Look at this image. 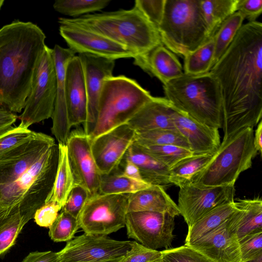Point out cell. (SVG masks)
I'll list each match as a JSON object with an SVG mask.
<instances>
[{
    "label": "cell",
    "mask_w": 262,
    "mask_h": 262,
    "mask_svg": "<svg viewBox=\"0 0 262 262\" xmlns=\"http://www.w3.org/2000/svg\"><path fill=\"white\" fill-rule=\"evenodd\" d=\"M210 72L223 102L224 138L256 126L262 117V24L243 25Z\"/></svg>",
    "instance_id": "1"
},
{
    "label": "cell",
    "mask_w": 262,
    "mask_h": 262,
    "mask_svg": "<svg viewBox=\"0 0 262 262\" xmlns=\"http://www.w3.org/2000/svg\"><path fill=\"white\" fill-rule=\"evenodd\" d=\"M58 159L55 139L36 132L0 157V224L18 213L34 219L49 199Z\"/></svg>",
    "instance_id": "2"
},
{
    "label": "cell",
    "mask_w": 262,
    "mask_h": 262,
    "mask_svg": "<svg viewBox=\"0 0 262 262\" xmlns=\"http://www.w3.org/2000/svg\"><path fill=\"white\" fill-rule=\"evenodd\" d=\"M36 24L15 20L0 28V104L21 113L47 46Z\"/></svg>",
    "instance_id": "3"
},
{
    "label": "cell",
    "mask_w": 262,
    "mask_h": 262,
    "mask_svg": "<svg viewBox=\"0 0 262 262\" xmlns=\"http://www.w3.org/2000/svg\"><path fill=\"white\" fill-rule=\"evenodd\" d=\"M60 25L76 26L103 35L136 55L162 44L158 28L134 5L130 9L91 13L76 18L60 17Z\"/></svg>",
    "instance_id": "4"
},
{
    "label": "cell",
    "mask_w": 262,
    "mask_h": 262,
    "mask_svg": "<svg viewBox=\"0 0 262 262\" xmlns=\"http://www.w3.org/2000/svg\"><path fill=\"white\" fill-rule=\"evenodd\" d=\"M165 98L177 111L217 129L223 126V102L219 84L209 71L180 77L163 85Z\"/></svg>",
    "instance_id": "5"
},
{
    "label": "cell",
    "mask_w": 262,
    "mask_h": 262,
    "mask_svg": "<svg viewBox=\"0 0 262 262\" xmlns=\"http://www.w3.org/2000/svg\"><path fill=\"white\" fill-rule=\"evenodd\" d=\"M158 30L162 44L183 57L211 38L201 0H166Z\"/></svg>",
    "instance_id": "6"
},
{
    "label": "cell",
    "mask_w": 262,
    "mask_h": 262,
    "mask_svg": "<svg viewBox=\"0 0 262 262\" xmlns=\"http://www.w3.org/2000/svg\"><path fill=\"white\" fill-rule=\"evenodd\" d=\"M257 154L253 128L241 129L223 138L210 161L191 183L202 188L234 185L240 174L251 168Z\"/></svg>",
    "instance_id": "7"
},
{
    "label": "cell",
    "mask_w": 262,
    "mask_h": 262,
    "mask_svg": "<svg viewBox=\"0 0 262 262\" xmlns=\"http://www.w3.org/2000/svg\"><path fill=\"white\" fill-rule=\"evenodd\" d=\"M154 98L135 80L124 75L106 78L99 97L91 140L126 124Z\"/></svg>",
    "instance_id": "8"
},
{
    "label": "cell",
    "mask_w": 262,
    "mask_h": 262,
    "mask_svg": "<svg viewBox=\"0 0 262 262\" xmlns=\"http://www.w3.org/2000/svg\"><path fill=\"white\" fill-rule=\"evenodd\" d=\"M57 76L52 49L46 47L36 70L31 91L18 119L29 127L52 117L56 98Z\"/></svg>",
    "instance_id": "9"
},
{
    "label": "cell",
    "mask_w": 262,
    "mask_h": 262,
    "mask_svg": "<svg viewBox=\"0 0 262 262\" xmlns=\"http://www.w3.org/2000/svg\"><path fill=\"white\" fill-rule=\"evenodd\" d=\"M128 195L90 196L77 217L80 228L85 233L107 236L124 227Z\"/></svg>",
    "instance_id": "10"
},
{
    "label": "cell",
    "mask_w": 262,
    "mask_h": 262,
    "mask_svg": "<svg viewBox=\"0 0 262 262\" xmlns=\"http://www.w3.org/2000/svg\"><path fill=\"white\" fill-rule=\"evenodd\" d=\"M133 241H117L105 235L84 234L69 241L58 252L57 262H103L124 257Z\"/></svg>",
    "instance_id": "11"
},
{
    "label": "cell",
    "mask_w": 262,
    "mask_h": 262,
    "mask_svg": "<svg viewBox=\"0 0 262 262\" xmlns=\"http://www.w3.org/2000/svg\"><path fill=\"white\" fill-rule=\"evenodd\" d=\"M174 218L158 212H127L125 222L127 236L152 250L170 248L175 237Z\"/></svg>",
    "instance_id": "12"
},
{
    "label": "cell",
    "mask_w": 262,
    "mask_h": 262,
    "mask_svg": "<svg viewBox=\"0 0 262 262\" xmlns=\"http://www.w3.org/2000/svg\"><path fill=\"white\" fill-rule=\"evenodd\" d=\"M234 185L202 188L192 183L180 188L178 208L190 227L204 215L220 205L234 201Z\"/></svg>",
    "instance_id": "13"
},
{
    "label": "cell",
    "mask_w": 262,
    "mask_h": 262,
    "mask_svg": "<svg viewBox=\"0 0 262 262\" xmlns=\"http://www.w3.org/2000/svg\"><path fill=\"white\" fill-rule=\"evenodd\" d=\"M75 185L85 188L90 196L98 193L101 174L91 149V139L83 129L70 132L66 143Z\"/></svg>",
    "instance_id": "14"
},
{
    "label": "cell",
    "mask_w": 262,
    "mask_h": 262,
    "mask_svg": "<svg viewBox=\"0 0 262 262\" xmlns=\"http://www.w3.org/2000/svg\"><path fill=\"white\" fill-rule=\"evenodd\" d=\"M59 34L75 54L84 53L115 60L137 55L125 47L92 31L73 25H60Z\"/></svg>",
    "instance_id": "15"
},
{
    "label": "cell",
    "mask_w": 262,
    "mask_h": 262,
    "mask_svg": "<svg viewBox=\"0 0 262 262\" xmlns=\"http://www.w3.org/2000/svg\"><path fill=\"white\" fill-rule=\"evenodd\" d=\"M136 134L124 124L91 140L92 154L101 175L119 169L127 151L135 141Z\"/></svg>",
    "instance_id": "16"
},
{
    "label": "cell",
    "mask_w": 262,
    "mask_h": 262,
    "mask_svg": "<svg viewBox=\"0 0 262 262\" xmlns=\"http://www.w3.org/2000/svg\"><path fill=\"white\" fill-rule=\"evenodd\" d=\"M78 56L82 65L88 97V116L83 129L89 136L95 123L104 80L113 76L115 60L89 54L81 53Z\"/></svg>",
    "instance_id": "17"
},
{
    "label": "cell",
    "mask_w": 262,
    "mask_h": 262,
    "mask_svg": "<svg viewBox=\"0 0 262 262\" xmlns=\"http://www.w3.org/2000/svg\"><path fill=\"white\" fill-rule=\"evenodd\" d=\"M65 100L68 125L70 129L83 124L88 116V97L82 65L79 56L68 63L64 77Z\"/></svg>",
    "instance_id": "18"
},
{
    "label": "cell",
    "mask_w": 262,
    "mask_h": 262,
    "mask_svg": "<svg viewBox=\"0 0 262 262\" xmlns=\"http://www.w3.org/2000/svg\"><path fill=\"white\" fill-rule=\"evenodd\" d=\"M187 245L213 262H241L238 240L228 230L227 220Z\"/></svg>",
    "instance_id": "19"
},
{
    "label": "cell",
    "mask_w": 262,
    "mask_h": 262,
    "mask_svg": "<svg viewBox=\"0 0 262 262\" xmlns=\"http://www.w3.org/2000/svg\"><path fill=\"white\" fill-rule=\"evenodd\" d=\"M56 76L57 87L54 107L52 116L51 132L58 143L66 144L70 134L67 119L64 77L67 65L75 53L69 48L55 45L52 49Z\"/></svg>",
    "instance_id": "20"
},
{
    "label": "cell",
    "mask_w": 262,
    "mask_h": 262,
    "mask_svg": "<svg viewBox=\"0 0 262 262\" xmlns=\"http://www.w3.org/2000/svg\"><path fill=\"white\" fill-rule=\"evenodd\" d=\"M172 117L176 129L187 139L193 155L216 152L221 144L218 129L204 125L174 108Z\"/></svg>",
    "instance_id": "21"
},
{
    "label": "cell",
    "mask_w": 262,
    "mask_h": 262,
    "mask_svg": "<svg viewBox=\"0 0 262 262\" xmlns=\"http://www.w3.org/2000/svg\"><path fill=\"white\" fill-rule=\"evenodd\" d=\"M134 59L135 65L157 77L163 85L184 74L179 59L163 44L145 54L136 56Z\"/></svg>",
    "instance_id": "22"
},
{
    "label": "cell",
    "mask_w": 262,
    "mask_h": 262,
    "mask_svg": "<svg viewBox=\"0 0 262 262\" xmlns=\"http://www.w3.org/2000/svg\"><path fill=\"white\" fill-rule=\"evenodd\" d=\"M173 110L165 97H154L126 124L136 132L176 129L172 117Z\"/></svg>",
    "instance_id": "23"
},
{
    "label": "cell",
    "mask_w": 262,
    "mask_h": 262,
    "mask_svg": "<svg viewBox=\"0 0 262 262\" xmlns=\"http://www.w3.org/2000/svg\"><path fill=\"white\" fill-rule=\"evenodd\" d=\"M235 203L236 210L227 220L230 232L239 240L251 233L262 230L261 198L238 199Z\"/></svg>",
    "instance_id": "24"
},
{
    "label": "cell",
    "mask_w": 262,
    "mask_h": 262,
    "mask_svg": "<svg viewBox=\"0 0 262 262\" xmlns=\"http://www.w3.org/2000/svg\"><path fill=\"white\" fill-rule=\"evenodd\" d=\"M137 211H154L168 213L174 217L180 215L177 205L159 185H150L129 194L127 213Z\"/></svg>",
    "instance_id": "25"
},
{
    "label": "cell",
    "mask_w": 262,
    "mask_h": 262,
    "mask_svg": "<svg viewBox=\"0 0 262 262\" xmlns=\"http://www.w3.org/2000/svg\"><path fill=\"white\" fill-rule=\"evenodd\" d=\"M124 159L134 163L138 167L142 180L151 185H159L164 189L172 184L169 181V169L146 152L134 142Z\"/></svg>",
    "instance_id": "26"
},
{
    "label": "cell",
    "mask_w": 262,
    "mask_h": 262,
    "mask_svg": "<svg viewBox=\"0 0 262 262\" xmlns=\"http://www.w3.org/2000/svg\"><path fill=\"white\" fill-rule=\"evenodd\" d=\"M236 210L235 201L215 207L188 227L185 238L189 245L215 229L227 220Z\"/></svg>",
    "instance_id": "27"
},
{
    "label": "cell",
    "mask_w": 262,
    "mask_h": 262,
    "mask_svg": "<svg viewBox=\"0 0 262 262\" xmlns=\"http://www.w3.org/2000/svg\"><path fill=\"white\" fill-rule=\"evenodd\" d=\"M59 159L56 174L52 190L48 201H54L61 208L75 186L70 166L66 144L58 143Z\"/></svg>",
    "instance_id": "28"
},
{
    "label": "cell",
    "mask_w": 262,
    "mask_h": 262,
    "mask_svg": "<svg viewBox=\"0 0 262 262\" xmlns=\"http://www.w3.org/2000/svg\"><path fill=\"white\" fill-rule=\"evenodd\" d=\"M237 0H201L202 12L212 38L223 23L236 12Z\"/></svg>",
    "instance_id": "29"
},
{
    "label": "cell",
    "mask_w": 262,
    "mask_h": 262,
    "mask_svg": "<svg viewBox=\"0 0 262 262\" xmlns=\"http://www.w3.org/2000/svg\"><path fill=\"white\" fill-rule=\"evenodd\" d=\"M213 155H192L187 157L169 169L171 184L179 188L190 184L194 177L206 166Z\"/></svg>",
    "instance_id": "30"
},
{
    "label": "cell",
    "mask_w": 262,
    "mask_h": 262,
    "mask_svg": "<svg viewBox=\"0 0 262 262\" xmlns=\"http://www.w3.org/2000/svg\"><path fill=\"white\" fill-rule=\"evenodd\" d=\"M151 185L123 176L118 169L107 174L101 175L98 193L104 194H131Z\"/></svg>",
    "instance_id": "31"
},
{
    "label": "cell",
    "mask_w": 262,
    "mask_h": 262,
    "mask_svg": "<svg viewBox=\"0 0 262 262\" xmlns=\"http://www.w3.org/2000/svg\"><path fill=\"white\" fill-rule=\"evenodd\" d=\"M244 19L242 14L236 12L223 23L214 34V51L212 68L227 50L242 26Z\"/></svg>",
    "instance_id": "32"
},
{
    "label": "cell",
    "mask_w": 262,
    "mask_h": 262,
    "mask_svg": "<svg viewBox=\"0 0 262 262\" xmlns=\"http://www.w3.org/2000/svg\"><path fill=\"white\" fill-rule=\"evenodd\" d=\"M135 142L145 146L173 145L190 150L187 139L176 129L136 132Z\"/></svg>",
    "instance_id": "33"
},
{
    "label": "cell",
    "mask_w": 262,
    "mask_h": 262,
    "mask_svg": "<svg viewBox=\"0 0 262 262\" xmlns=\"http://www.w3.org/2000/svg\"><path fill=\"white\" fill-rule=\"evenodd\" d=\"M214 51L213 36L204 45L184 57V73L198 75L209 72L212 68Z\"/></svg>",
    "instance_id": "34"
},
{
    "label": "cell",
    "mask_w": 262,
    "mask_h": 262,
    "mask_svg": "<svg viewBox=\"0 0 262 262\" xmlns=\"http://www.w3.org/2000/svg\"><path fill=\"white\" fill-rule=\"evenodd\" d=\"M110 2V0H57L53 4V8L63 15L76 18L100 11Z\"/></svg>",
    "instance_id": "35"
},
{
    "label": "cell",
    "mask_w": 262,
    "mask_h": 262,
    "mask_svg": "<svg viewBox=\"0 0 262 262\" xmlns=\"http://www.w3.org/2000/svg\"><path fill=\"white\" fill-rule=\"evenodd\" d=\"M136 143L169 169L182 159L193 155L190 150L176 145L145 146Z\"/></svg>",
    "instance_id": "36"
},
{
    "label": "cell",
    "mask_w": 262,
    "mask_h": 262,
    "mask_svg": "<svg viewBox=\"0 0 262 262\" xmlns=\"http://www.w3.org/2000/svg\"><path fill=\"white\" fill-rule=\"evenodd\" d=\"M29 221L26 216L18 213L0 224V256L15 244L18 234Z\"/></svg>",
    "instance_id": "37"
},
{
    "label": "cell",
    "mask_w": 262,
    "mask_h": 262,
    "mask_svg": "<svg viewBox=\"0 0 262 262\" xmlns=\"http://www.w3.org/2000/svg\"><path fill=\"white\" fill-rule=\"evenodd\" d=\"M49 228L50 238L55 242H62L73 239L80 227L77 217L61 210Z\"/></svg>",
    "instance_id": "38"
},
{
    "label": "cell",
    "mask_w": 262,
    "mask_h": 262,
    "mask_svg": "<svg viewBox=\"0 0 262 262\" xmlns=\"http://www.w3.org/2000/svg\"><path fill=\"white\" fill-rule=\"evenodd\" d=\"M161 252L162 262H213L199 251L186 244Z\"/></svg>",
    "instance_id": "39"
},
{
    "label": "cell",
    "mask_w": 262,
    "mask_h": 262,
    "mask_svg": "<svg viewBox=\"0 0 262 262\" xmlns=\"http://www.w3.org/2000/svg\"><path fill=\"white\" fill-rule=\"evenodd\" d=\"M34 131L20 123L0 136V157L27 141Z\"/></svg>",
    "instance_id": "40"
},
{
    "label": "cell",
    "mask_w": 262,
    "mask_h": 262,
    "mask_svg": "<svg viewBox=\"0 0 262 262\" xmlns=\"http://www.w3.org/2000/svg\"><path fill=\"white\" fill-rule=\"evenodd\" d=\"M241 261L262 254V230L251 233L238 240Z\"/></svg>",
    "instance_id": "41"
},
{
    "label": "cell",
    "mask_w": 262,
    "mask_h": 262,
    "mask_svg": "<svg viewBox=\"0 0 262 262\" xmlns=\"http://www.w3.org/2000/svg\"><path fill=\"white\" fill-rule=\"evenodd\" d=\"M162 260L161 252L133 241L131 249L120 262H157Z\"/></svg>",
    "instance_id": "42"
},
{
    "label": "cell",
    "mask_w": 262,
    "mask_h": 262,
    "mask_svg": "<svg viewBox=\"0 0 262 262\" xmlns=\"http://www.w3.org/2000/svg\"><path fill=\"white\" fill-rule=\"evenodd\" d=\"M165 2L166 0H136L134 5L158 28L163 17Z\"/></svg>",
    "instance_id": "43"
},
{
    "label": "cell",
    "mask_w": 262,
    "mask_h": 262,
    "mask_svg": "<svg viewBox=\"0 0 262 262\" xmlns=\"http://www.w3.org/2000/svg\"><path fill=\"white\" fill-rule=\"evenodd\" d=\"M89 196V193L85 188L79 185H75L61 210L77 218Z\"/></svg>",
    "instance_id": "44"
},
{
    "label": "cell",
    "mask_w": 262,
    "mask_h": 262,
    "mask_svg": "<svg viewBox=\"0 0 262 262\" xmlns=\"http://www.w3.org/2000/svg\"><path fill=\"white\" fill-rule=\"evenodd\" d=\"M62 208L54 201H48L38 209L34 219L39 226L49 227L55 221Z\"/></svg>",
    "instance_id": "45"
},
{
    "label": "cell",
    "mask_w": 262,
    "mask_h": 262,
    "mask_svg": "<svg viewBox=\"0 0 262 262\" xmlns=\"http://www.w3.org/2000/svg\"><path fill=\"white\" fill-rule=\"evenodd\" d=\"M236 12L242 14L249 22L256 21L262 13V0H237Z\"/></svg>",
    "instance_id": "46"
},
{
    "label": "cell",
    "mask_w": 262,
    "mask_h": 262,
    "mask_svg": "<svg viewBox=\"0 0 262 262\" xmlns=\"http://www.w3.org/2000/svg\"><path fill=\"white\" fill-rule=\"evenodd\" d=\"M18 116L0 104V136L13 126Z\"/></svg>",
    "instance_id": "47"
},
{
    "label": "cell",
    "mask_w": 262,
    "mask_h": 262,
    "mask_svg": "<svg viewBox=\"0 0 262 262\" xmlns=\"http://www.w3.org/2000/svg\"><path fill=\"white\" fill-rule=\"evenodd\" d=\"M58 253L52 251L30 252L21 262H57Z\"/></svg>",
    "instance_id": "48"
},
{
    "label": "cell",
    "mask_w": 262,
    "mask_h": 262,
    "mask_svg": "<svg viewBox=\"0 0 262 262\" xmlns=\"http://www.w3.org/2000/svg\"><path fill=\"white\" fill-rule=\"evenodd\" d=\"M122 162H124V169L121 171V173L123 176L133 180L143 181L139 170L134 163L125 159Z\"/></svg>",
    "instance_id": "49"
},
{
    "label": "cell",
    "mask_w": 262,
    "mask_h": 262,
    "mask_svg": "<svg viewBox=\"0 0 262 262\" xmlns=\"http://www.w3.org/2000/svg\"><path fill=\"white\" fill-rule=\"evenodd\" d=\"M254 144L258 154L262 151V121L260 120L257 125V128L254 133Z\"/></svg>",
    "instance_id": "50"
},
{
    "label": "cell",
    "mask_w": 262,
    "mask_h": 262,
    "mask_svg": "<svg viewBox=\"0 0 262 262\" xmlns=\"http://www.w3.org/2000/svg\"><path fill=\"white\" fill-rule=\"evenodd\" d=\"M241 262H262V254L253 259Z\"/></svg>",
    "instance_id": "51"
},
{
    "label": "cell",
    "mask_w": 262,
    "mask_h": 262,
    "mask_svg": "<svg viewBox=\"0 0 262 262\" xmlns=\"http://www.w3.org/2000/svg\"><path fill=\"white\" fill-rule=\"evenodd\" d=\"M123 258H116V259H112V260L105 261H103V262H120Z\"/></svg>",
    "instance_id": "52"
},
{
    "label": "cell",
    "mask_w": 262,
    "mask_h": 262,
    "mask_svg": "<svg viewBox=\"0 0 262 262\" xmlns=\"http://www.w3.org/2000/svg\"><path fill=\"white\" fill-rule=\"evenodd\" d=\"M4 3V0H0V10H1V8H2Z\"/></svg>",
    "instance_id": "53"
},
{
    "label": "cell",
    "mask_w": 262,
    "mask_h": 262,
    "mask_svg": "<svg viewBox=\"0 0 262 262\" xmlns=\"http://www.w3.org/2000/svg\"><path fill=\"white\" fill-rule=\"evenodd\" d=\"M157 262H162V261L161 260V261H157Z\"/></svg>",
    "instance_id": "54"
}]
</instances>
